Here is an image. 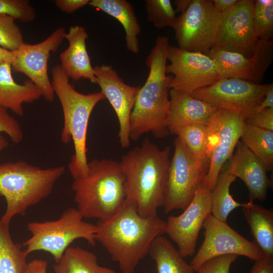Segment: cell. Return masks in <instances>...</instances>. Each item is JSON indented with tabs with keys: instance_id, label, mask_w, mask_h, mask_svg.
<instances>
[{
	"instance_id": "cell-31",
	"label": "cell",
	"mask_w": 273,
	"mask_h": 273,
	"mask_svg": "<svg viewBox=\"0 0 273 273\" xmlns=\"http://www.w3.org/2000/svg\"><path fill=\"white\" fill-rule=\"evenodd\" d=\"M176 135L194 157L199 160L208 159L206 157L207 130L206 124L187 126L179 130Z\"/></svg>"
},
{
	"instance_id": "cell-44",
	"label": "cell",
	"mask_w": 273,
	"mask_h": 273,
	"mask_svg": "<svg viewBox=\"0 0 273 273\" xmlns=\"http://www.w3.org/2000/svg\"><path fill=\"white\" fill-rule=\"evenodd\" d=\"M192 0H175L174 3L176 6V13L184 12L189 7Z\"/></svg>"
},
{
	"instance_id": "cell-3",
	"label": "cell",
	"mask_w": 273,
	"mask_h": 273,
	"mask_svg": "<svg viewBox=\"0 0 273 273\" xmlns=\"http://www.w3.org/2000/svg\"><path fill=\"white\" fill-rule=\"evenodd\" d=\"M169 146L160 149L146 138L122 157L126 198L136 204L139 214L155 217L163 206L170 160Z\"/></svg>"
},
{
	"instance_id": "cell-32",
	"label": "cell",
	"mask_w": 273,
	"mask_h": 273,
	"mask_svg": "<svg viewBox=\"0 0 273 273\" xmlns=\"http://www.w3.org/2000/svg\"><path fill=\"white\" fill-rule=\"evenodd\" d=\"M147 20L158 28H172L176 12L170 0H146Z\"/></svg>"
},
{
	"instance_id": "cell-21",
	"label": "cell",
	"mask_w": 273,
	"mask_h": 273,
	"mask_svg": "<svg viewBox=\"0 0 273 273\" xmlns=\"http://www.w3.org/2000/svg\"><path fill=\"white\" fill-rule=\"evenodd\" d=\"M88 37L84 27L78 25L70 26L65 35L69 46L60 55V65L69 78L75 81L85 78L96 83L94 67L86 49Z\"/></svg>"
},
{
	"instance_id": "cell-39",
	"label": "cell",
	"mask_w": 273,
	"mask_h": 273,
	"mask_svg": "<svg viewBox=\"0 0 273 273\" xmlns=\"http://www.w3.org/2000/svg\"><path fill=\"white\" fill-rule=\"evenodd\" d=\"M249 273H273V259L264 257L255 261Z\"/></svg>"
},
{
	"instance_id": "cell-1",
	"label": "cell",
	"mask_w": 273,
	"mask_h": 273,
	"mask_svg": "<svg viewBox=\"0 0 273 273\" xmlns=\"http://www.w3.org/2000/svg\"><path fill=\"white\" fill-rule=\"evenodd\" d=\"M95 225L96 241L117 262L121 273H135L153 240L165 234L166 221L141 215L135 202L126 198L116 213Z\"/></svg>"
},
{
	"instance_id": "cell-34",
	"label": "cell",
	"mask_w": 273,
	"mask_h": 273,
	"mask_svg": "<svg viewBox=\"0 0 273 273\" xmlns=\"http://www.w3.org/2000/svg\"><path fill=\"white\" fill-rule=\"evenodd\" d=\"M0 14L24 23L33 21L36 17L35 10L28 0H0Z\"/></svg>"
},
{
	"instance_id": "cell-42",
	"label": "cell",
	"mask_w": 273,
	"mask_h": 273,
	"mask_svg": "<svg viewBox=\"0 0 273 273\" xmlns=\"http://www.w3.org/2000/svg\"><path fill=\"white\" fill-rule=\"evenodd\" d=\"M271 108H273V86L266 92L263 99L256 108L255 113Z\"/></svg>"
},
{
	"instance_id": "cell-10",
	"label": "cell",
	"mask_w": 273,
	"mask_h": 273,
	"mask_svg": "<svg viewBox=\"0 0 273 273\" xmlns=\"http://www.w3.org/2000/svg\"><path fill=\"white\" fill-rule=\"evenodd\" d=\"M245 124V119L241 116L220 108H217L206 124V157L210 164L204 183L210 191L222 168L233 156Z\"/></svg>"
},
{
	"instance_id": "cell-41",
	"label": "cell",
	"mask_w": 273,
	"mask_h": 273,
	"mask_svg": "<svg viewBox=\"0 0 273 273\" xmlns=\"http://www.w3.org/2000/svg\"><path fill=\"white\" fill-rule=\"evenodd\" d=\"M240 0H212L216 10L220 13H224L234 7Z\"/></svg>"
},
{
	"instance_id": "cell-38",
	"label": "cell",
	"mask_w": 273,
	"mask_h": 273,
	"mask_svg": "<svg viewBox=\"0 0 273 273\" xmlns=\"http://www.w3.org/2000/svg\"><path fill=\"white\" fill-rule=\"evenodd\" d=\"M89 0H56L57 7L62 12L71 13L88 4Z\"/></svg>"
},
{
	"instance_id": "cell-7",
	"label": "cell",
	"mask_w": 273,
	"mask_h": 273,
	"mask_svg": "<svg viewBox=\"0 0 273 273\" xmlns=\"http://www.w3.org/2000/svg\"><path fill=\"white\" fill-rule=\"evenodd\" d=\"M83 218L77 208L69 207L57 219L29 222L27 228L31 236L22 246L28 255L37 251H45L53 256L56 262L77 239H83L95 246L96 225Z\"/></svg>"
},
{
	"instance_id": "cell-20",
	"label": "cell",
	"mask_w": 273,
	"mask_h": 273,
	"mask_svg": "<svg viewBox=\"0 0 273 273\" xmlns=\"http://www.w3.org/2000/svg\"><path fill=\"white\" fill-rule=\"evenodd\" d=\"M170 109L167 127L176 134L183 128L193 124H206L217 108L191 95L170 89Z\"/></svg>"
},
{
	"instance_id": "cell-19",
	"label": "cell",
	"mask_w": 273,
	"mask_h": 273,
	"mask_svg": "<svg viewBox=\"0 0 273 273\" xmlns=\"http://www.w3.org/2000/svg\"><path fill=\"white\" fill-rule=\"evenodd\" d=\"M227 165L223 166L244 181L249 191L250 200L264 201L271 185L264 165L241 141H239Z\"/></svg>"
},
{
	"instance_id": "cell-22",
	"label": "cell",
	"mask_w": 273,
	"mask_h": 273,
	"mask_svg": "<svg viewBox=\"0 0 273 273\" xmlns=\"http://www.w3.org/2000/svg\"><path fill=\"white\" fill-rule=\"evenodd\" d=\"M12 71L10 63L0 65V106L22 117L24 113L23 104L38 100L41 94L37 86L29 79L25 80L22 84L16 82Z\"/></svg>"
},
{
	"instance_id": "cell-36",
	"label": "cell",
	"mask_w": 273,
	"mask_h": 273,
	"mask_svg": "<svg viewBox=\"0 0 273 273\" xmlns=\"http://www.w3.org/2000/svg\"><path fill=\"white\" fill-rule=\"evenodd\" d=\"M238 256L230 254L213 257L204 262L197 273H230L232 263Z\"/></svg>"
},
{
	"instance_id": "cell-12",
	"label": "cell",
	"mask_w": 273,
	"mask_h": 273,
	"mask_svg": "<svg viewBox=\"0 0 273 273\" xmlns=\"http://www.w3.org/2000/svg\"><path fill=\"white\" fill-rule=\"evenodd\" d=\"M202 227L204 239L192 260L191 265L196 272L206 261L219 256L233 254L256 261L265 257L254 241H250L211 213L205 218Z\"/></svg>"
},
{
	"instance_id": "cell-40",
	"label": "cell",
	"mask_w": 273,
	"mask_h": 273,
	"mask_svg": "<svg viewBox=\"0 0 273 273\" xmlns=\"http://www.w3.org/2000/svg\"><path fill=\"white\" fill-rule=\"evenodd\" d=\"M48 261L41 259H34L28 262L26 273H47Z\"/></svg>"
},
{
	"instance_id": "cell-35",
	"label": "cell",
	"mask_w": 273,
	"mask_h": 273,
	"mask_svg": "<svg viewBox=\"0 0 273 273\" xmlns=\"http://www.w3.org/2000/svg\"><path fill=\"white\" fill-rule=\"evenodd\" d=\"M6 133L15 144L20 143L24 134L19 122L8 112V110L0 106V134Z\"/></svg>"
},
{
	"instance_id": "cell-43",
	"label": "cell",
	"mask_w": 273,
	"mask_h": 273,
	"mask_svg": "<svg viewBox=\"0 0 273 273\" xmlns=\"http://www.w3.org/2000/svg\"><path fill=\"white\" fill-rule=\"evenodd\" d=\"M14 59V52L9 51L0 47V65L6 63L11 64Z\"/></svg>"
},
{
	"instance_id": "cell-5",
	"label": "cell",
	"mask_w": 273,
	"mask_h": 273,
	"mask_svg": "<svg viewBox=\"0 0 273 273\" xmlns=\"http://www.w3.org/2000/svg\"><path fill=\"white\" fill-rule=\"evenodd\" d=\"M51 81L63 114L61 140L64 144L73 142L74 153L68 164L73 179L84 175L87 170L86 138L88 122L95 106L106 99L100 92L83 94L70 83L69 78L61 65L54 67Z\"/></svg>"
},
{
	"instance_id": "cell-28",
	"label": "cell",
	"mask_w": 273,
	"mask_h": 273,
	"mask_svg": "<svg viewBox=\"0 0 273 273\" xmlns=\"http://www.w3.org/2000/svg\"><path fill=\"white\" fill-rule=\"evenodd\" d=\"M237 177L223 166L211 191V214L218 220L226 222L230 213L236 208L242 207L233 198L230 191L231 184Z\"/></svg>"
},
{
	"instance_id": "cell-24",
	"label": "cell",
	"mask_w": 273,
	"mask_h": 273,
	"mask_svg": "<svg viewBox=\"0 0 273 273\" xmlns=\"http://www.w3.org/2000/svg\"><path fill=\"white\" fill-rule=\"evenodd\" d=\"M242 207L254 242L265 257L273 259L272 209H267L254 203L252 200L244 203Z\"/></svg>"
},
{
	"instance_id": "cell-8",
	"label": "cell",
	"mask_w": 273,
	"mask_h": 273,
	"mask_svg": "<svg viewBox=\"0 0 273 273\" xmlns=\"http://www.w3.org/2000/svg\"><path fill=\"white\" fill-rule=\"evenodd\" d=\"M174 151L170 160L164 203V212L184 210L204 181L210 161L199 160L191 154L178 137L174 140Z\"/></svg>"
},
{
	"instance_id": "cell-14",
	"label": "cell",
	"mask_w": 273,
	"mask_h": 273,
	"mask_svg": "<svg viewBox=\"0 0 273 273\" xmlns=\"http://www.w3.org/2000/svg\"><path fill=\"white\" fill-rule=\"evenodd\" d=\"M66 33L64 27H58L43 41L34 44L24 42L18 50L13 51L12 70L26 75L39 88L41 97L48 102H52L55 95L49 77L48 60L51 53L59 49Z\"/></svg>"
},
{
	"instance_id": "cell-29",
	"label": "cell",
	"mask_w": 273,
	"mask_h": 273,
	"mask_svg": "<svg viewBox=\"0 0 273 273\" xmlns=\"http://www.w3.org/2000/svg\"><path fill=\"white\" fill-rule=\"evenodd\" d=\"M241 142L263 163L267 171L273 168V132L245 122Z\"/></svg>"
},
{
	"instance_id": "cell-16",
	"label": "cell",
	"mask_w": 273,
	"mask_h": 273,
	"mask_svg": "<svg viewBox=\"0 0 273 273\" xmlns=\"http://www.w3.org/2000/svg\"><path fill=\"white\" fill-rule=\"evenodd\" d=\"M205 54L213 61L220 79L235 78L261 84L273 60V39H258L250 58L236 53L212 49Z\"/></svg>"
},
{
	"instance_id": "cell-6",
	"label": "cell",
	"mask_w": 273,
	"mask_h": 273,
	"mask_svg": "<svg viewBox=\"0 0 273 273\" xmlns=\"http://www.w3.org/2000/svg\"><path fill=\"white\" fill-rule=\"evenodd\" d=\"M65 171L63 166L41 168L24 160L0 163V197L6 202L1 220L10 224L16 215H24L52 193Z\"/></svg>"
},
{
	"instance_id": "cell-2",
	"label": "cell",
	"mask_w": 273,
	"mask_h": 273,
	"mask_svg": "<svg viewBox=\"0 0 273 273\" xmlns=\"http://www.w3.org/2000/svg\"><path fill=\"white\" fill-rule=\"evenodd\" d=\"M169 46L167 36H157L146 59L149 72L145 83L139 89L131 113L130 141L136 142L148 132L157 139L164 138L170 134L167 122L169 83L172 76L165 72Z\"/></svg>"
},
{
	"instance_id": "cell-37",
	"label": "cell",
	"mask_w": 273,
	"mask_h": 273,
	"mask_svg": "<svg viewBox=\"0 0 273 273\" xmlns=\"http://www.w3.org/2000/svg\"><path fill=\"white\" fill-rule=\"evenodd\" d=\"M245 121L249 124L273 132V108L254 113Z\"/></svg>"
},
{
	"instance_id": "cell-45",
	"label": "cell",
	"mask_w": 273,
	"mask_h": 273,
	"mask_svg": "<svg viewBox=\"0 0 273 273\" xmlns=\"http://www.w3.org/2000/svg\"><path fill=\"white\" fill-rule=\"evenodd\" d=\"M8 141L2 135V134H0V154L8 146Z\"/></svg>"
},
{
	"instance_id": "cell-33",
	"label": "cell",
	"mask_w": 273,
	"mask_h": 273,
	"mask_svg": "<svg viewBox=\"0 0 273 273\" xmlns=\"http://www.w3.org/2000/svg\"><path fill=\"white\" fill-rule=\"evenodd\" d=\"M15 20L11 16L0 14V47L12 52L18 50L24 42Z\"/></svg>"
},
{
	"instance_id": "cell-4",
	"label": "cell",
	"mask_w": 273,
	"mask_h": 273,
	"mask_svg": "<svg viewBox=\"0 0 273 273\" xmlns=\"http://www.w3.org/2000/svg\"><path fill=\"white\" fill-rule=\"evenodd\" d=\"M77 209L83 218L106 220L116 213L126 198L125 176L120 162L95 159L86 174L72 185Z\"/></svg>"
},
{
	"instance_id": "cell-27",
	"label": "cell",
	"mask_w": 273,
	"mask_h": 273,
	"mask_svg": "<svg viewBox=\"0 0 273 273\" xmlns=\"http://www.w3.org/2000/svg\"><path fill=\"white\" fill-rule=\"evenodd\" d=\"M27 255L21 245L13 240L10 224L0 218V273H26Z\"/></svg>"
},
{
	"instance_id": "cell-23",
	"label": "cell",
	"mask_w": 273,
	"mask_h": 273,
	"mask_svg": "<svg viewBox=\"0 0 273 273\" xmlns=\"http://www.w3.org/2000/svg\"><path fill=\"white\" fill-rule=\"evenodd\" d=\"M88 5L117 20L124 29L128 51L134 54L140 52L139 36L141 27L129 2L126 0H89Z\"/></svg>"
},
{
	"instance_id": "cell-15",
	"label": "cell",
	"mask_w": 273,
	"mask_h": 273,
	"mask_svg": "<svg viewBox=\"0 0 273 273\" xmlns=\"http://www.w3.org/2000/svg\"><path fill=\"white\" fill-rule=\"evenodd\" d=\"M211 209V191L204 181L182 213L168 216L165 234L176 245L183 257L194 254L199 232Z\"/></svg>"
},
{
	"instance_id": "cell-26",
	"label": "cell",
	"mask_w": 273,
	"mask_h": 273,
	"mask_svg": "<svg viewBox=\"0 0 273 273\" xmlns=\"http://www.w3.org/2000/svg\"><path fill=\"white\" fill-rule=\"evenodd\" d=\"M149 254L155 262L157 273H194L188 264L173 244L162 235L152 242Z\"/></svg>"
},
{
	"instance_id": "cell-25",
	"label": "cell",
	"mask_w": 273,
	"mask_h": 273,
	"mask_svg": "<svg viewBox=\"0 0 273 273\" xmlns=\"http://www.w3.org/2000/svg\"><path fill=\"white\" fill-rule=\"evenodd\" d=\"M53 268L55 273H116L100 265L95 253L80 247L68 248Z\"/></svg>"
},
{
	"instance_id": "cell-11",
	"label": "cell",
	"mask_w": 273,
	"mask_h": 273,
	"mask_svg": "<svg viewBox=\"0 0 273 273\" xmlns=\"http://www.w3.org/2000/svg\"><path fill=\"white\" fill-rule=\"evenodd\" d=\"M272 86V83L258 84L239 79H223L197 89L191 95L212 106L230 111L245 120L255 113Z\"/></svg>"
},
{
	"instance_id": "cell-17",
	"label": "cell",
	"mask_w": 273,
	"mask_h": 273,
	"mask_svg": "<svg viewBox=\"0 0 273 273\" xmlns=\"http://www.w3.org/2000/svg\"><path fill=\"white\" fill-rule=\"evenodd\" d=\"M254 0H240L232 9L221 13L220 25L212 49L236 53L250 58L258 39L252 25Z\"/></svg>"
},
{
	"instance_id": "cell-9",
	"label": "cell",
	"mask_w": 273,
	"mask_h": 273,
	"mask_svg": "<svg viewBox=\"0 0 273 273\" xmlns=\"http://www.w3.org/2000/svg\"><path fill=\"white\" fill-rule=\"evenodd\" d=\"M221 19L212 0H192L172 27L177 47L205 54L214 46Z\"/></svg>"
},
{
	"instance_id": "cell-30",
	"label": "cell",
	"mask_w": 273,
	"mask_h": 273,
	"mask_svg": "<svg viewBox=\"0 0 273 273\" xmlns=\"http://www.w3.org/2000/svg\"><path fill=\"white\" fill-rule=\"evenodd\" d=\"M252 25L257 39L270 40L273 38V1H254Z\"/></svg>"
},
{
	"instance_id": "cell-13",
	"label": "cell",
	"mask_w": 273,
	"mask_h": 273,
	"mask_svg": "<svg viewBox=\"0 0 273 273\" xmlns=\"http://www.w3.org/2000/svg\"><path fill=\"white\" fill-rule=\"evenodd\" d=\"M165 72L172 78L170 89L191 95L195 90L220 80L213 60L207 55L169 46Z\"/></svg>"
},
{
	"instance_id": "cell-18",
	"label": "cell",
	"mask_w": 273,
	"mask_h": 273,
	"mask_svg": "<svg viewBox=\"0 0 273 273\" xmlns=\"http://www.w3.org/2000/svg\"><path fill=\"white\" fill-rule=\"evenodd\" d=\"M96 83L109 102L117 117L119 125L118 138L121 147L130 144V120L140 86L125 83L113 67L109 65L94 67Z\"/></svg>"
}]
</instances>
